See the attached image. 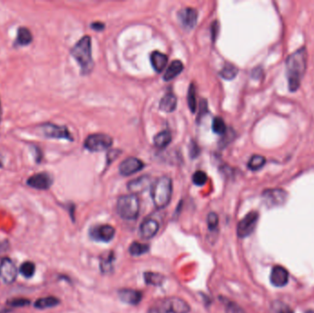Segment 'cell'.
<instances>
[{
	"label": "cell",
	"mask_w": 314,
	"mask_h": 313,
	"mask_svg": "<svg viewBox=\"0 0 314 313\" xmlns=\"http://www.w3.org/2000/svg\"><path fill=\"white\" fill-rule=\"evenodd\" d=\"M19 272L22 274L23 277L29 279L31 278L35 273V265L32 262L23 263L19 268Z\"/></svg>",
	"instance_id": "d6a6232c"
},
{
	"label": "cell",
	"mask_w": 314,
	"mask_h": 313,
	"mask_svg": "<svg viewBox=\"0 0 314 313\" xmlns=\"http://www.w3.org/2000/svg\"><path fill=\"white\" fill-rule=\"evenodd\" d=\"M91 27L95 30H103L105 28V25L102 22H95L92 24Z\"/></svg>",
	"instance_id": "b9f144b4"
},
{
	"label": "cell",
	"mask_w": 314,
	"mask_h": 313,
	"mask_svg": "<svg viewBox=\"0 0 314 313\" xmlns=\"http://www.w3.org/2000/svg\"><path fill=\"white\" fill-rule=\"evenodd\" d=\"M178 19L185 29H192L197 24L198 11L192 7H185L178 12Z\"/></svg>",
	"instance_id": "7c38bea8"
},
{
	"label": "cell",
	"mask_w": 314,
	"mask_h": 313,
	"mask_svg": "<svg viewBox=\"0 0 314 313\" xmlns=\"http://www.w3.org/2000/svg\"><path fill=\"white\" fill-rule=\"evenodd\" d=\"M172 142V135L169 131H163L156 134L154 138V145L157 148L164 149Z\"/></svg>",
	"instance_id": "7402d4cb"
},
{
	"label": "cell",
	"mask_w": 314,
	"mask_h": 313,
	"mask_svg": "<svg viewBox=\"0 0 314 313\" xmlns=\"http://www.w3.org/2000/svg\"><path fill=\"white\" fill-rule=\"evenodd\" d=\"M189 303L180 298H164L154 302L148 313H189Z\"/></svg>",
	"instance_id": "277c9868"
},
{
	"label": "cell",
	"mask_w": 314,
	"mask_h": 313,
	"mask_svg": "<svg viewBox=\"0 0 314 313\" xmlns=\"http://www.w3.org/2000/svg\"><path fill=\"white\" fill-rule=\"evenodd\" d=\"M207 224L210 231L216 230L219 225V217L215 212H211L207 217Z\"/></svg>",
	"instance_id": "e575fe53"
},
{
	"label": "cell",
	"mask_w": 314,
	"mask_h": 313,
	"mask_svg": "<svg viewBox=\"0 0 314 313\" xmlns=\"http://www.w3.org/2000/svg\"><path fill=\"white\" fill-rule=\"evenodd\" d=\"M60 303V301L55 297H46L41 298L35 302V308L39 310H45L49 308L55 307Z\"/></svg>",
	"instance_id": "603a6c76"
},
{
	"label": "cell",
	"mask_w": 314,
	"mask_h": 313,
	"mask_svg": "<svg viewBox=\"0 0 314 313\" xmlns=\"http://www.w3.org/2000/svg\"><path fill=\"white\" fill-rule=\"evenodd\" d=\"M17 277L16 265L9 258H4L0 262V279L6 284H11Z\"/></svg>",
	"instance_id": "9c48e42d"
},
{
	"label": "cell",
	"mask_w": 314,
	"mask_h": 313,
	"mask_svg": "<svg viewBox=\"0 0 314 313\" xmlns=\"http://www.w3.org/2000/svg\"><path fill=\"white\" fill-rule=\"evenodd\" d=\"M116 210L119 216L123 220H136L140 212V201L137 196L133 194L121 196L117 201Z\"/></svg>",
	"instance_id": "5b68a950"
},
{
	"label": "cell",
	"mask_w": 314,
	"mask_h": 313,
	"mask_svg": "<svg viewBox=\"0 0 314 313\" xmlns=\"http://www.w3.org/2000/svg\"><path fill=\"white\" fill-rule=\"evenodd\" d=\"M221 300H222L223 305L225 307L226 313H246V312L236 303L231 302V301H229L227 299H224V298L223 299L221 298Z\"/></svg>",
	"instance_id": "f546056e"
},
{
	"label": "cell",
	"mask_w": 314,
	"mask_h": 313,
	"mask_svg": "<svg viewBox=\"0 0 314 313\" xmlns=\"http://www.w3.org/2000/svg\"><path fill=\"white\" fill-rule=\"evenodd\" d=\"M183 69H184V64H183L182 62L179 60H175L170 63V65L166 69V73L164 74L163 78L165 81H170V80L174 79L182 72Z\"/></svg>",
	"instance_id": "44dd1931"
},
{
	"label": "cell",
	"mask_w": 314,
	"mask_h": 313,
	"mask_svg": "<svg viewBox=\"0 0 314 313\" xmlns=\"http://www.w3.org/2000/svg\"><path fill=\"white\" fill-rule=\"evenodd\" d=\"M151 187H152V180L149 176H143V177L132 179L127 185L129 191L133 195L143 193Z\"/></svg>",
	"instance_id": "4fadbf2b"
},
{
	"label": "cell",
	"mask_w": 314,
	"mask_h": 313,
	"mask_svg": "<svg viewBox=\"0 0 314 313\" xmlns=\"http://www.w3.org/2000/svg\"><path fill=\"white\" fill-rule=\"evenodd\" d=\"M71 54L81 66L83 74H88L92 71L94 62L92 59L91 39L89 36H84L74 44Z\"/></svg>",
	"instance_id": "7a4b0ae2"
},
{
	"label": "cell",
	"mask_w": 314,
	"mask_h": 313,
	"mask_svg": "<svg viewBox=\"0 0 314 313\" xmlns=\"http://www.w3.org/2000/svg\"><path fill=\"white\" fill-rule=\"evenodd\" d=\"M8 247H9V245H8V243L6 242V241L0 242V255L8 250Z\"/></svg>",
	"instance_id": "60d3db41"
},
{
	"label": "cell",
	"mask_w": 314,
	"mask_h": 313,
	"mask_svg": "<svg viewBox=\"0 0 314 313\" xmlns=\"http://www.w3.org/2000/svg\"><path fill=\"white\" fill-rule=\"evenodd\" d=\"M306 313H314V311H309V312H307Z\"/></svg>",
	"instance_id": "ee69618b"
},
{
	"label": "cell",
	"mask_w": 314,
	"mask_h": 313,
	"mask_svg": "<svg viewBox=\"0 0 314 313\" xmlns=\"http://www.w3.org/2000/svg\"><path fill=\"white\" fill-rule=\"evenodd\" d=\"M173 193V184L170 177L158 178L151 187V196L157 209H164L169 204Z\"/></svg>",
	"instance_id": "3957f363"
},
{
	"label": "cell",
	"mask_w": 314,
	"mask_h": 313,
	"mask_svg": "<svg viewBox=\"0 0 314 313\" xmlns=\"http://www.w3.org/2000/svg\"><path fill=\"white\" fill-rule=\"evenodd\" d=\"M44 133L47 136L51 137V138L66 139L69 141L73 140L70 132L65 127H60V126L53 125V124H47V125L44 126Z\"/></svg>",
	"instance_id": "ac0fdd59"
},
{
	"label": "cell",
	"mask_w": 314,
	"mask_h": 313,
	"mask_svg": "<svg viewBox=\"0 0 314 313\" xmlns=\"http://www.w3.org/2000/svg\"><path fill=\"white\" fill-rule=\"evenodd\" d=\"M287 78L291 91H296L301 85L303 75L307 68V51L305 48L299 49L288 57L286 61Z\"/></svg>",
	"instance_id": "6da1fadb"
},
{
	"label": "cell",
	"mask_w": 314,
	"mask_h": 313,
	"mask_svg": "<svg viewBox=\"0 0 314 313\" xmlns=\"http://www.w3.org/2000/svg\"><path fill=\"white\" fill-rule=\"evenodd\" d=\"M270 281H271V284L275 287H278V288L284 287L289 281V272L283 267L276 266L271 271Z\"/></svg>",
	"instance_id": "2e32d148"
},
{
	"label": "cell",
	"mask_w": 314,
	"mask_h": 313,
	"mask_svg": "<svg viewBox=\"0 0 314 313\" xmlns=\"http://www.w3.org/2000/svg\"><path fill=\"white\" fill-rule=\"evenodd\" d=\"M32 40V34L27 28H19L17 31V43L19 45H28Z\"/></svg>",
	"instance_id": "d4e9b609"
},
{
	"label": "cell",
	"mask_w": 314,
	"mask_h": 313,
	"mask_svg": "<svg viewBox=\"0 0 314 313\" xmlns=\"http://www.w3.org/2000/svg\"><path fill=\"white\" fill-rule=\"evenodd\" d=\"M112 143L113 140L108 134L95 133L86 138L84 146L90 152H102L111 147Z\"/></svg>",
	"instance_id": "8992f818"
},
{
	"label": "cell",
	"mask_w": 314,
	"mask_h": 313,
	"mask_svg": "<svg viewBox=\"0 0 314 313\" xmlns=\"http://www.w3.org/2000/svg\"><path fill=\"white\" fill-rule=\"evenodd\" d=\"M120 153L119 150H111L110 152L108 153V162L109 163H111L112 161H114L115 159H117L118 157H119V155H120Z\"/></svg>",
	"instance_id": "74e56055"
},
{
	"label": "cell",
	"mask_w": 314,
	"mask_h": 313,
	"mask_svg": "<svg viewBox=\"0 0 314 313\" xmlns=\"http://www.w3.org/2000/svg\"><path fill=\"white\" fill-rule=\"evenodd\" d=\"M144 167V163L136 157H128L121 162L119 167L120 175L123 177H129L142 170Z\"/></svg>",
	"instance_id": "30bf717a"
},
{
	"label": "cell",
	"mask_w": 314,
	"mask_h": 313,
	"mask_svg": "<svg viewBox=\"0 0 314 313\" xmlns=\"http://www.w3.org/2000/svg\"><path fill=\"white\" fill-rule=\"evenodd\" d=\"M51 183H52V179L51 176L46 173H40V174L34 175L29 177L27 181L28 186L36 189H40V190L48 189L51 187Z\"/></svg>",
	"instance_id": "9a60e30c"
},
{
	"label": "cell",
	"mask_w": 314,
	"mask_h": 313,
	"mask_svg": "<svg viewBox=\"0 0 314 313\" xmlns=\"http://www.w3.org/2000/svg\"><path fill=\"white\" fill-rule=\"evenodd\" d=\"M238 74V69L232 63H226L220 72V75L226 80L234 79Z\"/></svg>",
	"instance_id": "83f0119b"
},
{
	"label": "cell",
	"mask_w": 314,
	"mask_h": 313,
	"mask_svg": "<svg viewBox=\"0 0 314 313\" xmlns=\"http://www.w3.org/2000/svg\"><path fill=\"white\" fill-rule=\"evenodd\" d=\"M287 192L283 189H269L263 193L264 200L269 207L283 205L287 200Z\"/></svg>",
	"instance_id": "8fae6325"
},
{
	"label": "cell",
	"mask_w": 314,
	"mask_h": 313,
	"mask_svg": "<svg viewBox=\"0 0 314 313\" xmlns=\"http://www.w3.org/2000/svg\"><path fill=\"white\" fill-rule=\"evenodd\" d=\"M212 131H213V132L217 133V134H220V135H223V134L226 133L227 128H226V125H225V122L223 121L222 118L217 117V118H215L213 120V121H212Z\"/></svg>",
	"instance_id": "4dcf8cb0"
},
{
	"label": "cell",
	"mask_w": 314,
	"mask_h": 313,
	"mask_svg": "<svg viewBox=\"0 0 314 313\" xmlns=\"http://www.w3.org/2000/svg\"><path fill=\"white\" fill-rule=\"evenodd\" d=\"M200 153V148L199 146L196 144V142H192V146L190 147V155L191 157H196L198 154Z\"/></svg>",
	"instance_id": "ab89813d"
},
{
	"label": "cell",
	"mask_w": 314,
	"mask_h": 313,
	"mask_svg": "<svg viewBox=\"0 0 314 313\" xmlns=\"http://www.w3.org/2000/svg\"><path fill=\"white\" fill-rule=\"evenodd\" d=\"M116 231L115 228L109 224L97 225L91 228L89 231V235L92 240L102 243H109L114 238Z\"/></svg>",
	"instance_id": "ba28073f"
},
{
	"label": "cell",
	"mask_w": 314,
	"mask_h": 313,
	"mask_svg": "<svg viewBox=\"0 0 314 313\" xmlns=\"http://www.w3.org/2000/svg\"><path fill=\"white\" fill-rule=\"evenodd\" d=\"M188 105L191 112H195L197 109V99H196V87L194 84L189 85L188 91Z\"/></svg>",
	"instance_id": "1f68e13d"
},
{
	"label": "cell",
	"mask_w": 314,
	"mask_h": 313,
	"mask_svg": "<svg viewBox=\"0 0 314 313\" xmlns=\"http://www.w3.org/2000/svg\"><path fill=\"white\" fill-rule=\"evenodd\" d=\"M259 215L257 211H251L241 220L237 225V235L244 239L250 236L257 227Z\"/></svg>",
	"instance_id": "52a82bcc"
},
{
	"label": "cell",
	"mask_w": 314,
	"mask_h": 313,
	"mask_svg": "<svg viewBox=\"0 0 314 313\" xmlns=\"http://www.w3.org/2000/svg\"><path fill=\"white\" fill-rule=\"evenodd\" d=\"M149 250H150V246L148 245H144V244H141L138 242H133L132 245H130L129 253L132 256H140L148 253Z\"/></svg>",
	"instance_id": "484cf974"
},
{
	"label": "cell",
	"mask_w": 314,
	"mask_h": 313,
	"mask_svg": "<svg viewBox=\"0 0 314 313\" xmlns=\"http://www.w3.org/2000/svg\"><path fill=\"white\" fill-rule=\"evenodd\" d=\"M113 262H114V254L109 253L107 256H104L100 261V269L102 273L108 274L113 269Z\"/></svg>",
	"instance_id": "4316f807"
},
{
	"label": "cell",
	"mask_w": 314,
	"mask_h": 313,
	"mask_svg": "<svg viewBox=\"0 0 314 313\" xmlns=\"http://www.w3.org/2000/svg\"><path fill=\"white\" fill-rule=\"evenodd\" d=\"M177 97L172 93H168L162 97L159 103V108L162 111L170 113L177 108Z\"/></svg>",
	"instance_id": "ffe728a7"
},
{
	"label": "cell",
	"mask_w": 314,
	"mask_h": 313,
	"mask_svg": "<svg viewBox=\"0 0 314 313\" xmlns=\"http://www.w3.org/2000/svg\"><path fill=\"white\" fill-rule=\"evenodd\" d=\"M143 276H144L145 283L147 285H151V286H161L166 280L165 276H163L162 274L145 272Z\"/></svg>",
	"instance_id": "cb8c5ba5"
},
{
	"label": "cell",
	"mask_w": 314,
	"mask_h": 313,
	"mask_svg": "<svg viewBox=\"0 0 314 313\" xmlns=\"http://www.w3.org/2000/svg\"><path fill=\"white\" fill-rule=\"evenodd\" d=\"M280 313H292V310H290L289 308H286L284 310H282V311H280Z\"/></svg>",
	"instance_id": "7bdbcfd3"
},
{
	"label": "cell",
	"mask_w": 314,
	"mask_h": 313,
	"mask_svg": "<svg viewBox=\"0 0 314 313\" xmlns=\"http://www.w3.org/2000/svg\"><path fill=\"white\" fill-rule=\"evenodd\" d=\"M211 28H212V30H211V31H212V40H215V39H217L218 32H219V28H220L219 22H218L217 20L213 21Z\"/></svg>",
	"instance_id": "8d00e7d4"
},
{
	"label": "cell",
	"mask_w": 314,
	"mask_h": 313,
	"mask_svg": "<svg viewBox=\"0 0 314 313\" xmlns=\"http://www.w3.org/2000/svg\"><path fill=\"white\" fill-rule=\"evenodd\" d=\"M192 181L196 186L201 187V186L205 185L208 181V176L203 171H197V172H195V174L192 177Z\"/></svg>",
	"instance_id": "836d02e7"
},
{
	"label": "cell",
	"mask_w": 314,
	"mask_h": 313,
	"mask_svg": "<svg viewBox=\"0 0 314 313\" xmlns=\"http://www.w3.org/2000/svg\"><path fill=\"white\" fill-rule=\"evenodd\" d=\"M118 294L121 302L132 306H136L143 300V293L134 290H120Z\"/></svg>",
	"instance_id": "e0dca14e"
},
{
	"label": "cell",
	"mask_w": 314,
	"mask_h": 313,
	"mask_svg": "<svg viewBox=\"0 0 314 313\" xmlns=\"http://www.w3.org/2000/svg\"><path fill=\"white\" fill-rule=\"evenodd\" d=\"M207 112H208V104H207V101H206L205 99H202L200 101V113H199L198 118L200 119V117H202Z\"/></svg>",
	"instance_id": "f35d334b"
},
{
	"label": "cell",
	"mask_w": 314,
	"mask_h": 313,
	"mask_svg": "<svg viewBox=\"0 0 314 313\" xmlns=\"http://www.w3.org/2000/svg\"><path fill=\"white\" fill-rule=\"evenodd\" d=\"M29 302L26 299H15L9 302V305L13 307H24L29 305Z\"/></svg>",
	"instance_id": "d590c367"
},
{
	"label": "cell",
	"mask_w": 314,
	"mask_h": 313,
	"mask_svg": "<svg viewBox=\"0 0 314 313\" xmlns=\"http://www.w3.org/2000/svg\"><path fill=\"white\" fill-rule=\"evenodd\" d=\"M159 231V223L154 219H145L140 226V236L143 239L149 240L154 238Z\"/></svg>",
	"instance_id": "5bb4252c"
},
{
	"label": "cell",
	"mask_w": 314,
	"mask_h": 313,
	"mask_svg": "<svg viewBox=\"0 0 314 313\" xmlns=\"http://www.w3.org/2000/svg\"><path fill=\"white\" fill-rule=\"evenodd\" d=\"M151 63L153 68L157 72L161 73L166 68V64L168 63V57L165 53L159 51H154L151 53Z\"/></svg>",
	"instance_id": "d6986e66"
},
{
	"label": "cell",
	"mask_w": 314,
	"mask_h": 313,
	"mask_svg": "<svg viewBox=\"0 0 314 313\" xmlns=\"http://www.w3.org/2000/svg\"><path fill=\"white\" fill-rule=\"evenodd\" d=\"M265 164H266V158L262 155L256 154V155L252 156L251 159L249 160L248 167L253 171L258 170V169L262 168Z\"/></svg>",
	"instance_id": "f1b7e54d"
}]
</instances>
